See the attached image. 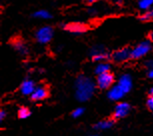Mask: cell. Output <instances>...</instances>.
I'll use <instances>...</instances> for the list:
<instances>
[{"mask_svg": "<svg viewBox=\"0 0 153 136\" xmlns=\"http://www.w3.org/2000/svg\"><path fill=\"white\" fill-rule=\"evenodd\" d=\"M150 50H151V44L148 41H143L131 50V58L139 59L141 57L145 56Z\"/></svg>", "mask_w": 153, "mask_h": 136, "instance_id": "cell-4", "label": "cell"}, {"mask_svg": "<svg viewBox=\"0 0 153 136\" xmlns=\"http://www.w3.org/2000/svg\"><path fill=\"white\" fill-rule=\"evenodd\" d=\"M130 110V105L126 102H120L118 103L116 107H115L114 111V118L116 119H120V118L125 117L127 114L129 113Z\"/></svg>", "mask_w": 153, "mask_h": 136, "instance_id": "cell-7", "label": "cell"}, {"mask_svg": "<svg viewBox=\"0 0 153 136\" xmlns=\"http://www.w3.org/2000/svg\"><path fill=\"white\" fill-rule=\"evenodd\" d=\"M83 113H84V109L83 108H76L73 112H72V116L74 118H78L81 116Z\"/></svg>", "mask_w": 153, "mask_h": 136, "instance_id": "cell-20", "label": "cell"}, {"mask_svg": "<svg viewBox=\"0 0 153 136\" xmlns=\"http://www.w3.org/2000/svg\"><path fill=\"white\" fill-rule=\"evenodd\" d=\"M153 5V0H139L138 6L141 10H148Z\"/></svg>", "mask_w": 153, "mask_h": 136, "instance_id": "cell-17", "label": "cell"}, {"mask_svg": "<svg viewBox=\"0 0 153 136\" xmlns=\"http://www.w3.org/2000/svg\"><path fill=\"white\" fill-rule=\"evenodd\" d=\"M90 55L94 61H106L110 58V55L106 52L103 46H94L90 50Z\"/></svg>", "mask_w": 153, "mask_h": 136, "instance_id": "cell-5", "label": "cell"}, {"mask_svg": "<svg viewBox=\"0 0 153 136\" xmlns=\"http://www.w3.org/2000/svg\"><path fill=\"white\" fill-rule=\"evenodd\" d=\"M114 82V76L110 72H104L97 75L96 84L100 89H109Z\"/></svg>", "mask_w": 153, "mask_h": 136, "instance_id": "cell-3", "label": "cell"}, {"mask_svg": "<svg viewBox=\"0 0 153 136\" xmlns=\"http://www.w3.org/2000/svg\"><path fill=\"white\" fill-rule=\"evenodd\" d=\"M36 40L40 44H47L53 38V29L50 26H44L37 30L35 34Z\"/></svg>", "mask_w": 153, "mask_h": 136, "instance_id": "cell-2", "label": "cell"}, {"mask_svg": "<svg viewBox=\"0 0 153 136\" xmlns=\"http://www.w3.org/2000/svg\"><path fill=\"white\" fill-rule=\"evenodd\" d=\"M140 20H142V21H150V20H153V9L150 11H146L145 13H143L142 15L140 16Z\"/></svg>", "mask_w": 153, "mask_h": 136, "instance_id": "cell-19", "label": "cell"}, {"mask_svg": "<svg viewBox=\"0 0 153 136\" xmlns=\"http://www.w3.org/2000/svg\"><path fill=\"white\" fill-rule=\"evenodd\" d=\"M146 66L147 67H149L150 69H153V60H149V61H147Z\"/></svg>", "mask_w": 153, "mask_h": 136, "instance_id": "cell-23", "label": "cell"}, {"mask_svg": "<svg viewBox=\"0 0 153 136\" xmlns=\"http://www.w3.org/2000/svg\"><path fill=\"white\" fill-rule=\"evenodd\" d=\"M95 91L94 81L85 75H79L75 80V97L80 102H85L92 97Z\"/></svg>", "mask_w": 153, "mask_h": 136, "instance_id": "cell-1", "label": "cell"}, {"mask_svg": "<svg viewBox=\"0 0 153 136\" xmlns=\"http://www.w3.org/2000/svg\"><path fill=\"white\" fill-rule=\"evenodd\" d=\"M109 70H110V65L106 62L101 61L100 63H98V64L96 65L94 71H95V73L98 75V74H101V73H104V72H108Z\"/></svg>", "mask_w": 153, "mask_h": 136, "instance_id": "cell-15", "label": "cell"}, {"mask_svg": "<svg viewBox=\"0 0 153 136\" xmlns=\"http://www.w3.org/2000/svg\"><path fill=\"white\" fill-rule=\"evenodd\" d=\"M64 28L69 32L74 34H81L86 32V30H87V26L82 24V23H70V24L65 25Z\"/></svg>", "mask_w": 153, "mask_h": 136, "instance_id": "cell-10", "label": "cell"}, {"mask_svg": "<svg viewBox=\"0 0 153 136\" xmlns=\"http://www.w3.org/2000/svg\"><path fill=\"white\" fill-rule=\"evenodd\" d=\"M125 94H126L125 92H124L119 86L116 85V86H111V87L109 88L107 96H108L109 99L112 100V101H117V100L121 99V98H122Z\"/></svg>", "mask_w": 153, "mask_h": 136, "instance_id": "cell-9", "label": "cell"}, {"mask_svg": "<svg viewBox=\"0 0 153 136\" xmlns=\"http://www.w3.org/2000/svg\"><path fill=\"white\" fill-rule=\"evenodd\" d=\"M111 58L117 63H122L124 61H127L128 59L131 58V50L127 47L118 49V50L114 51L112 53Z\"/></svg>", "mask_w": 153, "mask_h": 136, "instance_id": "cell-6", "label": "cell"}, {"mask_svg": "<svg viewBox=\"0 0 153 136\" xmlns=\"http://www.w3.org/2000/svg\"><path fill=\"white\" fill-rule=\"evenodd\" d=\"M34 90H35V84H34L32 80L26 79L21 83L20 91H21V93L23 95H31Z\"/></svg>", "mask_w": 153, "mask_h": 136, "instance_id": "cell-11", "label": "cell"}, {"mask_svg": "<svg viewBox=\"0 0 153 136\" xmlns=\"http://www.w3.org/2000/svg\"><path fill=\"white\" fill-rule=\"evenodd\" d=\"M147 106H148L150 110L153 111V96H150L149 99L147 100Z\"/></svg>", "mask_w": 153, "mask_h": 136, "instance_id": "cell-21", "label": "cell"}, {"mask_svg": "<svg viewBox=\"0 0 153 136\" xmlns=\"http://www.w3.org/2000/svg\"><path fill=\"white\" fill-rule=\"evenodd\" d=\"M33 16L38 19H49L51 17V14L47 10H38L33 14Z\"/></svg>", "mask_w": 153, "mask_h": 136, "instance_id": "cell-16", "label": "cell"}, {"mask_svg": "<svg viewBox=\"0 0 153 136\" xmlns=\"http://www.w3.org/2000/svg\"><path fill=\"white\" fill-rule=\"evenodd\" d=\"M12 45H13V48L15 49L19 54H21V55H25V54L28 53V49L26 47V45H25L24 42L21 41V40H19V39L14 40Z\"/></svg>", "mask_w": 153, "mask_h": 136, "instance_id": "cell-13", "label": "cell"}, {"mask_svg": "<svg viewBox=\"0 0 153 136\" xmlns=\"http://www.w3.org/2000/svg\"><path fill=\"white\" fill-rule=\"evenodd\" d=\"M119 87L122 89V90L125 92V93H128L129 91L131 90L132 88V79L131 76L129 74H124L122 75L119 80H118V84Z\"/></svg>", "mask_w": 153, "mask_h": 136, "instance_id": "cell-8", "label": "cell"}, {"mask_svg": "<svg viewBox=\"0 0 153 136\" xmlns=\"http://www.w3.org/2000/svg\"><path fill=\"white\" fill-rule=\"evenodd\" d=\"M149 39L151 40V41H153V31H151V32L149 33Z\"/></svg>", "mask_w": 153, "mask_h": 136, "instance_id": "cell-25", "label": "cell"}, {"mask_svg": "<svg viewBox=\"0 0 153 136\" xmlns=\"http://www.w3.org/2000/svg\"><path fill=\"white\" fill-rule=\"evenodd\" d=\"M48 95L47 90L44 87H37L35 88V90L33 91V93L30 95L31 99L34 101H41L43 99H45Z\"/></svg>", "mask_w": 153, "mask_h": 136, "instance_id": "cell-12", "label": "cell"}, {"mask_svg": "<svg viewBox=\"0 0 153 136\" xmlns=\"http://www.w3.org/2000/svg\"><path fill=\"white\" fill-rule=\"evenodd\" d=\"M148 77L153 79V69H150L149 72H148Z\"/></svg>", "mask_w": 153, "mask_h": 136, "instance_id": "cell-24", "label": "cell"}, {"mask_svg": "<svg viewBox=\"0 0 153 136\" xmlns=\"http://www.w3.org/2000/svg\"><path fill=\"white\" fill-rule=\"evenodd\" d=\"M112 125H113V122H112L111 120H103L95 124L94 129L95 130H107L109 128H111Z\"/></svg>", "mask_w": 153, "mask_h": 136, "instance_id": "cell-14", "label": "cell"}, {"mask_svg": "<svg viewBox=\"0 0 153 136\" xmlns=\"http://www.w3.org/2000/svg\"><path fill=\"white\" fill-rule=\"evenodd\" d=\"M149 94H150V96H153V87L150 88V90H149Z\"/></svg>", "mask_w": 153, "mask_h": 136, "instance_id": "cell-26", "label": "cell"}, {"mask_svg": "<svg viewBox=\"0 0 153 136\" xmlns=\"http://www.w3.org/2000/svg\"><path fill=\"white\" fill-rule=\"evenodd\" d=\"M31 115V112L26 107H21L18 110V117L20 119H26Z\"/></svg>", "mask_w": 153, "mask_h": 136, "instance_id": "cell-18", "label": "cell"}, {"mask_svg": "<svg viewBox=\"0 0 153 136\" xmlns=\"http://www.w3.org/2000/svg\"><path fill=\"white\" fill-rule=\"evenodd\" d=\"M5 116H6V112H5L4 110H1L0 111V120H3L4 118H5Z\"/></svg>", "mask_w": 153, "mask_h": 136, "instance_id": "cell-22", "label": "cell"}, {"mask_svg": "<svg viewBox=\"0 0 153 136\" xmlns=\"http://www.w3.org/2000/svg\"><path fill=\"white\" fill-rule=\"evenodd\" d=\"M88 2H90V3H93V2H96V1H98V0H87Z\"/></svg>", "mask_w": 153, "mask_h": 136, "instance_id": "cell-27", "label": "cell"}]
</instances>
